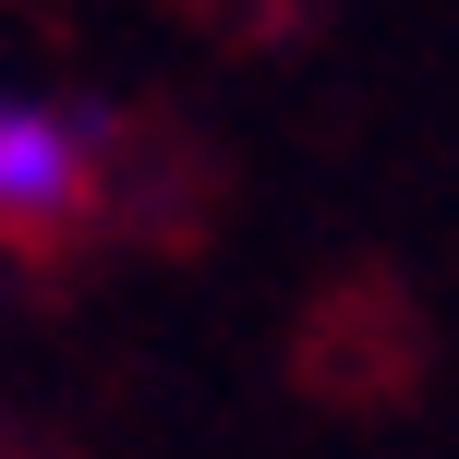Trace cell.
Segmentation results:
<instances>
[{
    "label": "cell",
    "mask_w": 459,
    "mask_h": 459,
    "mask_svg": "<svg viewBox=\"0 0 459 459\" xmlns=\"http://www.w3.org/2000/svg\"><path fill=\"white\" fill-rule=\"evenodd\" d=\"M109 206V109L0 97V254H61Z\"/></svg>",
    "instance_id": "1"
}]
</instances>
